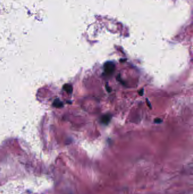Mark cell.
<instances>
[{
  "label": "cell",
  "instance_id": "obj_3",
  "mask_svg": "<svg viewBox=\"0 0 193 194\" xmlns=\"http://www.w3.org/2000/svg\"><path fill=\"white\" fill-rule=\"evenodd\" d=\"M63 89H64V90L65 91H66L69 93H71V92L73 91V89H72L71 86L70 85H68V84L65 85L64 87H63Z\"/></svg>",
  "mask_w": 193,
  "mask_h": 194
},
{
  "label": "cell",
  "instance_id": "obj_5",
  "mask_svg": "<svg viewBox=\"0 0 193 194\" xmlns=\"http://www.w3.org/2000/svg\"><path fill=\"white\" fill-rule=\"evenodd\" d=\"M143 92H144V90H143V89H142V90H140V91L139 92V94L140 96L143 95Z\"/></svg>",
  "mask_w": 193,
  "mask_h": 194
},
{
  "label": "cell",
  "instance_id": "obj_2",
  "mask_svg": "<svg viewBox=\"0 0 193 194\" xmlns=\"http://www.w3.org/2000/svg\"><path fill=\"white\" fill-rule=\"evenodd\" d=\"M111 116L109 115H105L102 118V122L103 123L105 124H108L109 123V122L111 121Z\"/></svg>",
  "mask_w": 193,
  "mask_h": 194
},
{
  "label": "cell",
  "instance_id": "obj_1",
  "mask_svg": "<svg viewBox=\"0 0 193 194\" xmlns=\"http://www.w3.org/2000/svg\"><path fill=\"white\" fill-rule=\"evenodd\" d=\"M115 69V65L113 62L108 61L104 65V70L105 73L107 74H111L113 73Z\"/></svg>",
  "mask_w": 193,
  "mask_h": 194
},
{
  "label": "cell",
  "instance_id": "obj_4",
  "mask_svg": "<svg viewBox=\"0 0 193 194\" xmlns=\"http://www.w3.org/2000/svg\"><path fill=\"white\" fill-rule=\"evenodd\" d=\"M162 119H156L155 120V123H161L162 122Z\"/></svg>",
  "mask_w": 193,
  "mask_h": 194
}]
</instances>
